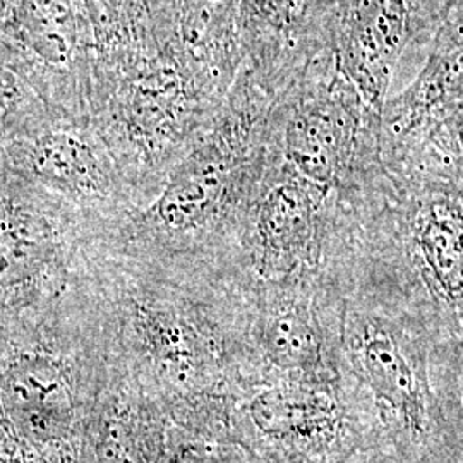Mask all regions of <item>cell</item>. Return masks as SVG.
<instances>
[{
	"label": "cell",
	"instance_id": "ba28073f",
	"mask_svg": "<svg viewBox=\"0 0 463 463\" xmlns=\"http://www.w3.org/2000/svg\"><path fill=\"white\" fill-rule=\"evenodd\" d=\"M348 208L336 193L271 160L249 212L241 271L254 281L333 273L345 279Z\"/></svg>",
	"mask_w": 463,
	"mask_h": 463
},
{
	"label": "cell",
	"instance_id": "e0dca14e",
	"mask_svg": "<svg viewBox=\"0 0 463 463\" xmlns=\"http://www.w3.org/2000/svg\"><path fill=\"white\" fill-rule=\"evenodd\" d=\"M50 112L16 62L0 50V158L5 148Z\"/></svg>",
	"mask_w": 463,
	"mask_h": 463
},
{
	"label": "cell",
	"instance_id": "9c48e42d",
	"mask_svg": "<svg viewBox=\"0 0 463 463\" xmlns=\"http://www.w3.org/2000/svg\"><path fill=\"white\" fill-rule=\"evenodd\" d=\"M345 296V283L333 273L249 279V348L261 383L342 380Z\"/></svg>",
	"mask_w": 463,
	"mask_h": 463
},
{
	"label": "cell",
	"instance_id": "ac0fdd59",
	"mask_svg": "<svg viewBox=\"0 0 463 463\" xmlns=\"http://www.w3.org/2000/svg\"><path fill=\"white\" fill-rule=\"evenodd\" d=\"M162 463H256L239 443L170 426Z\"/></svg>",
	"mask_w": 463,
	"mask_h": 463
},
{
	"label": "cell",
	"instance_id": "277c9868",
	"mask_svg": "<svg viewBox=\"0 0 463 463\" xmlns=\"http://www.w3.org/2000/svg\"><path fill=\"white\" fill-rule=\"evenodd\" d=\"M342 378L364 400L374 451L392 463H458L463 405L447 350L414 317L347 294Z\"/></svg>",
	"mask_w": 463,
	"mask_h": 463
},
{
	"label": "cell",
	"instance_id": "52a82bcc",
	"mask_svg": "<svg viewBox=\"0 0 463 463\" xmlns=\"http://www.w3.org/2000/svg\"><path fill=\"white\" fill-rule=\"evenodd\" d=\"M229 434L256 463H350L374 451L367 405L344 378L256 383L237 400Z\"/></svg>",
	"mask_w": 463,
	"mask_h": 463
},
{
	"label": "cell",
	"instance_id": "5b68a950",
	"mask_svg": "<svg viewBox=\"0 0 463 463\" xmlns=\"http://www.w3.org/2000/svg\"><path fill=\"white\" fill-rule=\"evenodd\" d=\"M212 99L166 47L95 84L90 118L110 149L139 210L212 126Z\"/></svg>",
	"mask_w": 463,
	"mask_h": 463
},
{
	"label": "cell",
	"instance_id": "7c38bea8",
	"mask_svg": "<svg viewBox=\"0 0 463 463\" xmlns=\"http://www.w3.org/2000/svg\"><path fill=\"white\" fill-rule=\"evenodd\" d=\"M0 49L52 112L90 117L97 57L83 0H17Z\"/></svg>",
	"mask_w": 463,
	"mask_h": 463
},
{
	"label": "cell",
	"instance_id": "30bf717a",
	"mask_svg": "<svg viewBox=\"0 0 463 463\" xmlns=\"http://www.w3.org/2000/svg\"><path fill=\"white\" fill-rule=\"evenodd\" d=\"M2 160L105 233L118 231L139 212L131 187L90 117L50 110L5 148Z\"/></svg>",
	"mask_w": 463,
	"mask_h": 463
},
{
	"label": "cell",
	"instance_id": "7a4b0ae2",
	"mask_svg": "<svg viewBox=\"0 0 463 463\" xmlns=\"http://www.w3.org/2000/svg\"><path fill=\"white\" fill-rule=\"evenodd\" d=\"M281 91L242 62L212 126L116 235L139 248L241 269L249 212L277 155L273 110Z\"/></svg>",
	"mask_w": 463,
	"mask_h": 463
},
{
	"label": "cell",
	"instance_id": "8fae6325",
	"mask_svg": "<svg viewBox=\"0 0 463 463\" xmlns=\"http://www.w3.org/2000/svg\"><path fill=\"white\" fill-rule=\"evenodd\" d=\"M453 0H330L325 45L363 99L383 103L420 66Z\"/></svg>",
	"mask_w": 463,
	"mask_h": 463
},
{
	"label": "cell",
	"instance_id": "8992f818",
	"mask_svg": "<svg viewBox=\"0 0 463 463\" xmlns=\"http://www.w3.org/2000/svg\"><path fill=\"white\" fill-rule=\"evenodd\" d=\"M273 141L298 175L344 201L384 175L380 112L336 66L330 50L285 86L273 112Z\"/></svg>",
	"mask_w": 463,
	"mask_h": 463
},
{
	"label": "cell",
	"instance_id": "6da1fadb",
	"mask_svg": "<svg viewBox=\"0 0 463 463\" xmlns=\"http://www.w3.org/2000/svg\"><path fill=\"white\" fill-rule=\"evenodd\" d=\"M88 281L114 367L164 407L170 426L231 438L237 400L261 381L248 279L109 235L91 249Z\"/></svg>",
	"mask_w": 463,
	"mask_h": 463
},
{
	"label": "cell",
	"instance_id": "2e32d148",
	"mask_svg": "<svg viewBox=\"0 0 463 463\" xmlns=\"http://www.w3.org/2000/svg\"><path fill=\"white\" fill-rule=\"evenodd\" d=\"M90 17L97 80L162 49L158 26L165 0H83Z\"/></svg>",
	"mask_w": 463,
	"mask_h": 463
},
{
	"label": "cell",
	"instance_id": "5bb4252c",
	"mask_svg": "<svg viewBox=\"0 0 463 463\" xmlns=\"http://www.w3.org/2000/svg\"><path fill=\"white\" fill-rule=\"evenodd\" d=\"M330 0H242V62L279 83H290L325 45Z\"/></svg>",
	"mask_w": 463,
	"mask_h": 463
},
{
	"label": "cell",
	"instance_id": "4fadbf2b",
	"mask_svg": "<svg viewBox=\"0 0 463 463\" xmlns=\"http://www.w3.org/2000/svg\"><path fill=\"white\" fill-rule=\"evenodd\" d=\"M242 0H166L160 43L172 50L201 88L223 101L242 66Z\"/></svg>",
	"mask_w": 463,
	"mask_h": 463
},
{
	"label": "cell",
	"instance_id": "ffe728a7",
	"mask_svg": "<svg viewBox=\"0 0 463 463\" xmlns=\"http://www.w3.org/2000/svg\"><path fill=\"white\" fill-rule=\"evenodd\" d=\"M350 463H392L386 460L384 457H381L378 453H363L359 457H355Z\"/></svg>",
	"mask_w": 463,
	"mask_h": 463
},
{
	"label": "cell",
	"instance_id": "9a60e30c",
	"mask_svg": "<svg viewBox=\"0 0 463 463\" xmlns=\"http://www.w3.org/2000/svg\"><path fill=\"white\" fill-rule=\"evenodd\" d=\"M166 432L164 407L112 364L95 417V463H162Z\"/></svg>",
	"mask_w": 463,
	"mask_h": 463
},
{
	"label": "cell",
	"instance_id": "d6986e66",
	"mask_svg": "<svg viewBox=\"0 0 463 463\" xmlns=\"http://www.w3.org/2000/svg\"><path fill=\"white\" fill-rule=\"evenodd\" d=\"M447 359L453 386H455L463 405V345L447 350Z\"/></svg>",
	"mask_w": 463,
	"mask_h": 463
},
{
	"label": "cell",
	"instance_id": "3957f363",
	"mask_svg": "<svg viewBox=\"0 0 463 463\" xmlns=\"http://www.w3.org/2000/svg\"><path fill=\"white\" fill-rule=\"evenodd\" d=\"M347 206V294L414 317L439 348L463 345V184L384 172Z\"/></svg>",
	"mask_w": 463,
	"mask_h": 463
}]
</instances>
